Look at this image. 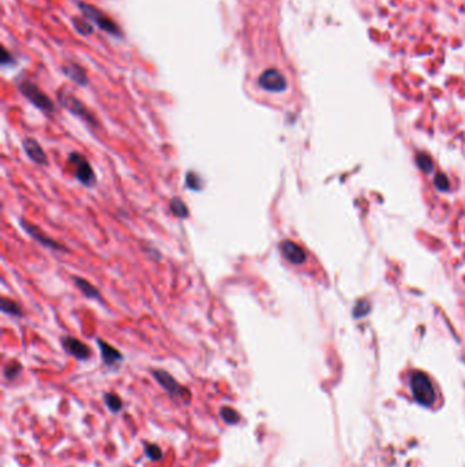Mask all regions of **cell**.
<instances>
[{
    "instance_id": "1",
    "label": "cell",
    "mask_w": 465,
    "mask_h": 467,
    "mask_svg": "<svg viewBox=\"0 0 465 467\" xmlns=\"http://www.w3.org/2000/svg\"><path fill=\"white\" fill-rule=\"evenodd\" d=\"M410 386L414 399L419 403L420 406H434L435 400H437V392H435V388L433 386V381L425 372H414L411 374Z\"/></svg>"
},
{
    "instance_id": "2",
    "label": "cell",
    "mask_w": 465,
    "mask_h": 467,
    "mask_svg": "<svg viewBox=\"0 0 465 467\" xmlns=\"http://www.w3.org/2000/svg\"><path fill=\"white\" fill-rule=\"evenodd\" d=\"M68 162L74 166V171H75V176L83 186L87 188H93L96 184V174L91 168L90 162L85 156H82L81 153L72 152L68 156Z\"/></svg>"
},
{
    "instance_id": "3",
    "label": "cell",
    "mask_w": 465,
    "mask_h": 467,
    "mask_svg": "<svg viewBox=\"0 0 465 467\" xmlns=\"http://www.w3.org/2000/svg\"><path fill=\"white\" fill-rule=\"evenodd\" d=\"M79 7H81L82 12L85 14V16H86L87 20L94 22L100 29L105 30L106 33H109V34H113V36H120V32H119V28H117L116 24H115L109 16H106L101 10H97L94 7L85 4V3H79Z\"/></svg>"
},
{
    "instance_id": "4",
    "label": "cell",
    "mask_w": 465,
    "mask_h": 467,
    "mask_svg": "<svg viewBox=\"0 0 465 467\" xmlns=\"http://www.w3.org/2000/svg\"><path fill=\"white\" fill-rule=\"evenodd\" d=\"M19 89L23 93V96L27 100H30L35 107L40 108L41 111H53V104H52L51 98L46 96L45 93H42L38 88L35 86L34 84H31L29 81H23L22 84H19Z\"/></svg>"
},
{
    "instance_id": "5",
    "label": "cell",
    "mask_w": 465,
    "mask_h": 467,
    "mask_svg": "<svg viewBox=\"0 0 465 467\" xmlns=\"http://www.w3.org/2000/svg\"><path fill=\"white\" fill-rule=\"evenodd\" d=\"M259 86L268 92H274V93H280V92L287 90L288 88V82L287 78L283 76V72H278L277 68H268L259 76L258 80Z\"/></svg>"
},
{
    "instance_id": "6",
    "label": "cell",
    "mask_w": 465,
    "mask_h": 467,
    "mask_svg": "<svg viewBox=\"0 0 465 467\" xmlns=\"http://www.w3.org/2000/svg\"><path fill=\"white\" fill-rule=\"evenodd\" d=\"M153 376L158 381V384L168 392V394H171L173 396H180L183 399H190V392L188 390H186L184 386H182L179 382H177L175 378H173L168 372L165 370H153Z\"/></svg>"
},
{
    "instance_id": "7",
    "label": "cell",
    "mask_w": 465,
    "mask_h": 467,
    "mask_svg": "<svg viewBox=\"0 0 465 467\" xmlns=\"http://www.w3.org/2000/svg\"><path fill=\"white\" fill-rule=\"evenodd\" d=\"M278 249H280V253L283 254L284 258L293 265H302L307 260V256H306V252H304L303 248L292 242V240H288V239L280 242Z\"/></svg>"
},
{
    "instance_id": "8",
    "label": "cell",
    "mask_w": 465,
    "mask_h": 467,
    "mask_svg": "<svg viewBox=\"0 0 465 467\" xmlns=\"http://www.w3.org/2000/svg\"><path fill=\"white\" fill-rule=\"evenodd\" d=\"M20 227L25 230L26 232L30 235L31 238L37 240L38 244H42V246H45V248H49L52 250H61V252H64V248L61 246L60 244H57L56 240L51 239L49 236H46L45 232H42L38 227H35L33 224L27 223L25 218H20Z\"/></svg>"
},
{
    "instance_id": "9",
    "label": "cell",
    "mask_w": 465,
    "mask_h": 467,
    "mask_svg": "<svg viewBox=\"0 0 465 467\" xmlns=\"http://www.w3.org/2000/svg\"><path fill=\"white\" fill-rule=\"evenodd\" d=\"M59 98H60L61 104L67 107L70 110L74 115H78V116H81L82 119H85L86 122H90L93 124H96V120L91 118V115L87 112V110L83 106H82L81 102L76 100L75 97H72L70 93H67V92H63L59 94Z\"/></svg>"
},
{
    "instance_id": "10",
    "label": "cell",
    "mask_w": 465,
    "mask_h": 467,
    "mask_svg": "<svg viewBox=\"0 0 465 467\" xmlns=\"http://www.w3.org/2000/svg\"><path fill=\"white\" fill-rule=\"evenodd\" d=\"M61 343H63L64 350L70 352L72 356H75L76 360H87L90 356V348L85 343H82L79 339L67 336L61 339Z\"/></svg>"
},
{
    "instance_id": "11",
    "label": "cell",
    "mask_w": 465,
    "mask_h": 467,
    "mask_svg": "<svg viewBox=\"0 0 465 467\" xmlns=\"http://www.w3.org/2000/svg\"><path fill=\"white\" fill-rule=\"evenodd\" d=\"M23 148H25V152L27 153V156L37 164L40 166H46L48 164V158H46L45 152L42 150V148L40 146V144L37 142L33 138H25L23 140Z\"/></svg>"
},
{
    "instance_id": "12",
    "label": "cell",
    "mask_w": 465,
    "mask_h": 467,
    "mask_svg": "<svg viewBox=\"0 0 465 467\" xmlns=\"http://www.w3.org/2000/svg\"><path fill=\"white\" fill-rule=\"evenodd\" d=\"M97 344H98L100 350H101L102 360H104V362H105L106 365L112 366L115 365V364H117V362H120L123 356H121L120 352H119L115 347H112L111 344H108V343H105V342L101 340V339H97Z\"/></svg>"
},
{
    "instance_id": "13",
    "label": "cell",
    "mask_w": 465,
    "mask_h": 467,
    "mask_svg": "<svg viewBox=\"0 0 465 467\" xmlns=\"http://www.w3.org/2000/svg\"><path fill=\"white\" fill-rule=\"evenodd\" d=\"M72 282L75 283V286L78 287V288L81 290V292L85 295V296L101 300V294H100V291H98L97 288H94V287H93L89 282L83 280L82 278H76V276L72 278Z\"/></svg>"
},
{
    "instance_id": "14",
    "label": "cell",
    "mask_w": 465,
    "mask_h": 467,
    "mask_svg": "<svg viewBox=\"0 0 465 467\" xmlns=\"http://www.w3.org/2000/svg\"><path fill=\"white\" fill-rule=\"evenodd\" d=\"M64 72L76 84H79V85H85L86 84V74L79 66L72 64V66L64 67Z\"/></svg>"
},
{
    "instance_id": "15",
    "label": "cell",
    "mask_w": 465,
    "mask_h": 467,
    "mask_svg": "<svg viewBox=\"0 0 465 467\" xmlns=\"http://www.w3.org/2000/svg\"><path fill=\"white\" fill-rule=\"evenodd\" d=\"M171 212L173 214V216H176L179 218H188V208L186 204L183 202L180 198H172L171 200Z\"/></svg>"
},
{
    "instance_id": "16",
    "label": "cell",
    "mask_w": 465,
    "mask_h": 467,
    "mask_svg": "<svg viewBox=\"0 0 465 467\" xmlns=\"http://www.w3.org/2000/svg\"><path fill=\"white\" fill-rule=\"evenodd\" d=\"M416 164L425 174H430L433 171V168H434L433 158H430V154H427L425 152H420L416 154Z\"/></svg>"
},
{
    "instance_id": "17",
    "label": "cell",
    "mask_w": 465,
    "mask_h": 467,
    "mask_svg": "<svg viewBox=\"0 0 465 467\" xmlns=\"http://www.w3.org/2000/svg\"><path fill=\"white\" fill-rule=\"evenodd\" d=\"M371 310V302L367 300H359L354 306L352 316L355 318H362L364 316H367Z\"/></svg>"
},
{
    "instance_id": "18",
    "label": "cell",
    "mask_w": 465,
    "mask_h": 467,
    "mask_svg": "<svg viewBox=\"0 0 465 467\" xmlns=\"http://www.w3.org/2000/svg\"><path fill=\"white\" fill-rule=\"evenodd\" d=\"M1 310H3L4 313H7V314H11V316L22 314V313H20L19 306L16 305L14 300H7V298H3V300H1Z\"/></svg>"
},
{
    "instance_id": "19",
    "label": "cell",
    "mask_w": 465,
    "mask_h": 467,
    "mask_svg": "<svg viewBox=\"0 0 465 467\" xmlns=\"http://www.w3.org/2000/svg\"><path fill=\"white\" fill-rule=\"evenodd\" d=\"M105 403L108 408L112 412H117L121 408V400L120 398L115 394H106L105 395Z\"/></svg>"
},
{
    "instance_id": "20",
    "label": "cell",
    "mask_w": 465,
    "mask_h": 467,
    "mask_svg": "<svg viewBox=\"0 0 465 467\" xmlns=\"http://www.w3.org/2000/svg\"><path fill=\"white\" fill-rule=\"evenodd\" d=\"M434 186L438 188L440 192H448V190H449L450 183H449V179H448V176H446L445 174H442V172L435 174Z\"/></svg>"
},
{
    "instance_id": "21",
    "label": "cell",
    "mask_w": 465,
    "mask_h": 467,
    "mask_svg": "<svg viewBox=\"0 0 465 467\" xmlns=\"http://www.w3.org/2000/svg\"><path fill=\"white\" fill-rule=\"evenodd\" d=\"M221 416H223V420L229 425H233V424H236L240 420V416L239 414L233 408H229V407H223L221 408Z\"/></svg>"
},
{
    "instance_id": "22",
    "label": "cell",
    "mask_w": 465,
    "mask_h": 467,
    "mask_svg": "<svg viewBox=\"0 0 465 467\" xmlns=\"http://www.w3.org/2000/svg\"><path fill=\"white\" fill-rule=\"evenodd\" d=\"M186 183H187V188H190L191 190H199V188H202V183H201V179L199 176H197L194 172H188L187 174V179H186Z\"/></svg>"
},
{
    "instance_id": "23",
    "label": "cell",
    "mask_w": 465,
    "mask_h": 467,
    "mask_svg": "<svg viewBox=\"0 0 465 467\" xmlns=\"http://www.w3.org/2000/svg\"><path fill=\"white\" fill-rule=\"evenodd\" d=\"M19 372H20V365L19 364H16V362H14V364H10V365L5 368L4 376L7 377L8 380H12V378H15V377L19 374Z\"/></svg>"
},
{
    "instance_id": "24",
    "label": "cell",
    "mask_w": 465,
    "mask_h": 467,
    "mask_svg": "<svg viewBox=\"0 0 465 467\" xmlns=\"http://www.w3.org/2000/svg\"><path fill=\"white\" fill-rule=\"evenodd\" d=\"M146 455L149 458H150V459H152V460H158V459H160V458H161V450H160V448L157 447V446H152V444H147V447H146Z\"/></svg>"
},
{
    "instance_id": "25",
    "label": "cell",
    "mask_w": 465,
    "mask_h": 467,
    "mask_svg": "<svg viewBox=\"0 0 465 467\" xmlns=\"http://www.w3.org/2000/svg\"><path fill=\"white\" fill-rule=\"evenodd\" d=\"M75 26L78 28V29H79V30L82 32V33H90V32H91L90 26L87 25V24H85V25H83V24H82L79 20H75Z\"/></svg>"
}]
</instances>
